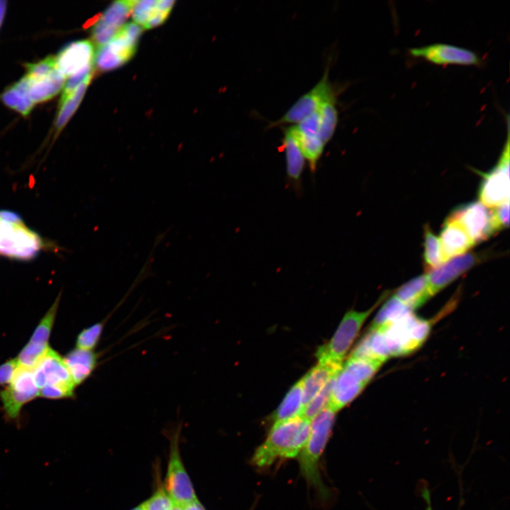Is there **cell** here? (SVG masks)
Masks as SVG:
<instances>
[{
	"instance_id": "32",
	"label": "cell",
	"mask_w": 510,
	"mask_h": 510,
	"mask_svg": "<svg viewBox=\"0 0 510 510\" xmlns=\"http://www.w3.org/2000/svg\"><path fill=\"white\" fill-rule=\"evenodd\" d=\"M382 364V363L377 361L349 357L342 367L367 385Z\"/></svg>"
},
{
	"instance_id": "3",
	"label": "cell",
	"mask_w": 510,
	"mask_h": 510,
	"mask_svg": "<svg viewBox=\"0 0 510 510\" xmlns=\"http://www.w3.org/2000/svg\"><path fill=\"white\" fill-rule=\"evenodd\" d=\"M48 244L17 212L0 210V257L31 261Z\"/></svg>"
},
{
	"instance_id": "38",
	"label": "cell",
	"mask_w": 510,
	"mask_h": 510,
	"mask_svg": "<svg viewBox=\"0 0 510 510\" xmlns=\"http://www.w3.org/2000/svg\"><path fill=\"white\" fill-rule=\"evenodd\" d=\"M491 216L494 232L507 228L509 224V201L494 207Z\"/></svg>"
},
{
	"instance_id": "15",
	"label": "cell",
	"mask_w": 510,
	"mask_h": 510,
	"mask_svg": "<svg viewBox=\"0 0 510 510\" xmlns=\"http://www.w3.org/2000/svg\"><path fill=\"white\" fill-rule=\"evenodd\" d=\"M409 53L416 57L424 58L437 64L479 65L481 60L472 50L445 43H434L409 49Z\"/></svg>"
},
{
	"instance_id": "19",
	"label": "cell",
	"mask_w": 510,
	"mask_h": 510,
	"mask_svg": "<svg viewBox=\"0 0 510 510\" xmlns=\"http://www.w3.org/2000/svg\"><path fill=\"white\" fill-rule=\"evenodd\" d=\"M438 239L445 262L465 254L475 245L462 226L448 217L443 225Z\"/></svg>"
},
{
	"instance_id": "44",
	"label": "cell",
	"mask_w": 510,
	"mask_h": 510,
	"mask_svg": "<svg viewBox=\"0 0 510 510\" xmlns=\"http://www.w3.org/2000/svg\"><path fill=\"white\" fill-rule=\"evenodd\" d=\"M132 510H143V509H142V506L140 505L139 506L135 507V508L132 509Z\"/></svg>"
},
{
	"instance_id": "9",
	"label": "cell",
	"mask_w": 510,
	"mask_h": 510,
	"mask_svg": "<svg viewBox=\"0 0 510 510\" xmlns=\"http://www.w3.org/2000/svg\"><path fill=\"white\" fill-rule=\"evenodd\" d=\"M329 65L325 68L319 81L310 91L302 95L282 117L271 123L269 127L298 124L317 111L326 100L336 94V90L329 81Z\"/></svg>"
},
{
	"instance_id": "18",
	"label": "cell",
	"mask_w": 510,
	"mask_h": 510,
	"mask_svg": "<svg viewBox=\"0 0 510 510\" xmlns=\"http://www.w3.org/2000/svg\"><path fill=\"white\" fill-rule=\"evenodd\" d=\"M293 126L305 158L314 171L325 146L319 135L318 110Z\"/></svg>"
},
{
	"instance_id": "5",
	"label": "cell",
	"mask_w": 510,
	"mask_h": 510,
	"mask_svg": "<svg viewBox=\"0 0 510 510\" xmlns=\"http://www.w3.org/2000/svg\"><path fill=\"white\" fill-rule=\"evenodd\" d=\"M378 303L379 301L366 311L347 312L329 341L318 348L317 352L318 362L341 366L346 354L356 340L363 323Z\"/></svg>"
},
{
	"instance_id": "42",
	"label": "cell",
	"mask_w": 510,
	"mask_h": 510,
	"mask_svg": "<svg viewBox=\"0 0 510 510\" xmlns=\"http://www.w3.org/2000/svg\"><path fill=\"white\" fill-rule=\"evenodd\" d=\"M6 8V2L5 1H0V26L4 19Z\"/></svg>"
},
{
	"instance_id": "8",
	"label": "cell",
	"mask_w": 510,
	"mask_h": 510,
	"mask_svg": "<svg viewBox=\"0 0 510 510\" xmlns=\"http://www.w3.org/2000/svg\"><path fill=\"white\" fill-rule=\"evenodd\" d=\"M507 136L497 164L483 176L480 188V202L494 208L509 201V118L507 116Z\"/></svg>"
},
{
	"instance_id": "43",
	"label": "cell",
	"mask_w": 510,
	"mask_h": 510,
	"mask_svg": "<svg viewBox=\"0 0 510 510\" xmlns=\"http://www.w3.org/2000/svg\"><path fill=\"white\" fill-rule=\"evenodd\" d=\"M171 510H183V507L178 504H174Z\"/></svg>"
},
{
	"instance_id": "23",
	"label": "cell",
	"mask_w": 510,
	"mask_h": 510,
	"mask_svg": "<svg viewBox=\"0 0 510 510\" xmlns=\"http://www.w3.org/2000/svg\"><path fill=\"white\" fill-rule=\"evenodd\" d=\"M283 132V148L287 175L291 180L298 181L302 176L306 159L296 137L294 126L285 128Z\"/></svg>"
},
{
	"instance_id": "7",
	"label": "cell",
	"mask_w": 510,
	"mask_h": 510,
	"mask_svg": "<svg viewBox=\"0 0 510 510\" xmlns=\"http://www.w3.org/2000/svg\"><path fill=\"white\" fill-rule=\"evenodd\" d=\"M142 28L135 23H127L108 42L99 46L94 59L96 68L107 72L128 62L136 52Z\"/></svg>"
},
{
	"instance_id": "30",
	"label": "cell",
	"mask_w": 510,
	"mask_h": 510,
	"mask_svg": "<svg viewBox=\"0 0 510 510\" xmlns=\"http://www.w3.org/2000/svg\"><path fill=\"white\" fill-rule=\"evenodd\" d=\"M412 311L393 295L382 306L370 329L382 328Z\"/></svg>"
},
{
	"instance_id": "26",
	"label": "cell",
	"mask_w": 510,
	"mask_h": 510,
	"mask_svg": "<svg viewBox=\"0 0 510 510\" xmlns=\"http://www.w3.org/2000/svg\"><path fill=\"white\" fill-rule=\"evenodd\" d=\"M394 296L412 310L423 305L432 296L426 275L419 276L402 285Z\"/></svg>"
},
{
	"instance_id": "25",
	"label": "cell",
	"mask_w": 510,
	"mask_h": 510,
	"mask_svg": "<svg viewBox=\"0 0 510 510\" xmlns=\"http://www.w3.org/2000/svg\"><path fill=\"white\" fill-rule=\"evenodd\" d=\"M28 94L33 103L43 102L54 97L63 88L66 77L57 68L50 74L35 79L24 76Z\"/></svg>"
},
{
	"instance_id": "21",
	"label": "cell",
	"mask_w": 510,
	"mask_h": 510,
	"mask_svg": "<svg viewBox=\"0 0 510 510\" xmlns=\"http://www.w3.org/2000/svg\"><path fill=\"white\" fill-rule=\"evenodd\" d=\"M366 386L355 375L341 367L334 379L329 406L337 412L351 402Z\"/></svg>"
},
{
	"instance_id": "14",
	"label": "cell",
	"mask_w": 510,
	"mask_h": 510,
	"mask_svg": "<svg viewBox=\"0 0 510 510\" xmlns=\"http://www.w3.org/2000/svg\"><path fill=\"white\" fill-rule=\"evenodd\" d=\"M487 256L488 254L465 253L453 257L439 266L428 271L426 275L432 296Z\"/></svg>"
},
{
	"instance_id": "41",
	"label": "cell",
	"mask_w": 510,
	"mask_h": 510,
	"mask_svg": "<svg viewBox=\"0 0 510 510\" xmlns=\"http://www.w3.org/2000/svg\"><path fill=\"white\" fill-rule=\"evenodd\" d=\"M182 507L183 510H205L197 499L182 506Z\"/></svg>"
},
{
	"instance_id": "36",
	"label": "cell",
	"mask_w": 510,
	"mask_h": 510,
	"mask_svg": "<svg viewBox=\"0 0 510 510\" xmlns=\"http://www.w3.org/2000/svg\"><path fill=\"white\" fill-rule=\"evenodd\" d=\"M174 502L164 489L159 487L154 494L140 506L143 510H171Z\"/></svg>"
},
{
	"instance_id": "2",
	"label": "cell",
	"mask_w": 510,
	"mask_h": 510,
	"mask_svg": "<svg viewBox=\"0 0 510 510\" xmlns=\"http://www.w3.org/2000/svg\"><path fill=\"white\" fill-rule=\"evenodd\" d=\"M336 413L328 406L310 421L308 438L298 456L301 475L322 498H327L329 491L321 477L319 461L331 436Z\"/></svg>"
},
{
	"instance_id": "1",
	"label": "cell",
	"mask_w": 510,
	"mask_h": 510,
	"mask_svg": "<svg viewBox=\"0 0 510 510\" xmlns=\"http://www.w3.org/2000/svg\"><path fill=\"white\" fill-rule=\"evenodd\" d=\"M310 421L302 416L274 422L264 441L256 448L251 463L267 468L280 459L298 456L309 436Z\"/></svg>"
},
{
	"instance_id": "4",
	"label": "cell",
	"mask_w": 510,
	"mask_h": 510,
	"mask_svg": "<svg viewBox=\"0 0 510 510\" xmlns=\"http://www.w3.org/2000/svg\"><path fill=\"white\" fill-rule=\"evenodd\" d=\"M431 322L409 312L380 329L390 357L409 355L419 348L431 332Z\"/></svg>"
},
{
	"instance_id": "39",
	"label": "cell",
	"mask_w": 510,
	"mask_h": 510,
	"mask_svg": "<svg viewBox=\"0 0 510 510\" xmlns=\"http://www.w3.org/2000/svg\"><path fill=\"white\" fill-rule=\"evenodd\" d=\"M39 397L47 399L59 400L74 398L75 395L57 387L45 385L39 389Z\"/></svg>"
},
{
	"instance_id": "34",
	"label": "cell",
	"mask_w": 510,
	"mask_h": 510,
	"mask_svg": "<svg viewBox=\"0 0 510 510\" xmlns=\"http://www.w3.org/2000/svg\"><path fill=\"white\" fill-rule=\"evenodd\" d=\"M334 377L330 379L314 395V397L304 407L301 414L302 417L310 421L320 412L329 406Z\"/></svg>"
},
{
	"instance_id": "31",
	"label": "cell",
	"mask_w": 510,
	"mask_h": 510,
	"mask_svg": "<svg viewBox=\"0 0 510 510\" xmlns=\"http://www.w3.org/2000/svg\"><path fill=\"white\" fill-rule=\"evenodd\" d=\"M91 79L92 77H90L83 81L64 101L60 103L55 122L57 132H60L64 128L78 108Z\"/></svg>"
},
{
	"instance_id": "11",
	"label": "cell",
	"mask_w": 510,
	"mask_h": 510,
	"mask_svg": "<svg viewBox=\"0 0 510 510\" xmlns=\"http://www.w3.org/2000/svg\"><path fill=\"white\" fill-rule=\"evenodd\" d=\"M447 217L458 222L475 245L486 240L494 233L491 210L481 202L475 201L460 205Z\"/></svg>"
},
{
	"instance_id": "22",
	"label": "cell",
	"mask_w": 510,
	"mask_h": 510,
	"mask_svg": "<svg viewBox=\"0 0 510 510\" xmlns=\"http://www.w3.org/2000/svg\"><path fill=\"white\" fill-rule=\"evenodd\" d=\"M99 358V353L94 350L79 348L71 350L63 357L76 387L90 378L98 366Z\"/></svg>"
},
{
	"instance_id": "10",
	"label": "cell",
	"mask_w": 510,
	"mask_h": 510,
	"mask_svg": "<svg viewBox=\"0 0 510 510\" xmlns=\"http://www.w3.org/2000/svg\"><path fill=\"white\" fill-rule=\"evenodd\" d=\"M179 430L171 439L170 455L165 487L174 504L183 506L196 501V496L182 463L178 449Z\"/></svg>"
},
{
	"instance_id": "37",
	"label": "cell",
	"mask_w": 510,
	"mask_h": 510,
	"mask_svg": "<svg viewBox=\"0 0 510 510\" xmlns=\"http://www.w3.org/2000/svg\"><path fill=\"white\" fill-rule=\"evenodd\" d=\"M27 74L25 76L28 79H35L45 76L56 69L55 58L47 57L42 60L33 64H27Z\"/></svg>"
},
{
	"instance_id": "45",
	"label": "cell",
	"mask_w": 510,
	"mask_h": 510,
	"mask_svg": "<svg viewBox=\"0 0 510 510\" xmlns=\"http://www.w3.org/2000/svg\"><path fill=\"white\" fill-rule=\"evenodd\" d=\"M426 510H432L431 506H427Z\"/></svg>"
},
{
	"instance_id": "13",
	"label": "cell",
	"mask_w": 510,
	"mask_h": 510,
	"mask_svg": "<svg viewBox=\"0 0 510 510\" xmlns=\"http://www.w3.org/2000/svg\"><path fill=\"white\" fill-rule=\"evenodd\" d=\"M61 294L47 311L35 327L29 341L25 345L16 358L19 366L33 369L49 346V339L55 323Z\"/></svg>"
},
{
	"instance_id": "27",
	"label": "cell",
	"mask_w": 510,
	"mask_h": 510,
	"mask_svg": "<svg viewBox=\"0 0 510 510\" xmlns=\"http://www.w3.org/2000/svg\"><path fill=\"white\" fill-rule=\"evenodd\" d=\"M1 100L6 106L24 116L30 113L34 104L28 96L25 77L6 89L1 94Z\"/></svg>"
},
{
	"instance_id": "40",
	"label": "cell",
	"mask_w": 510,
	"mask_h": 510,
	"mask_svg": "<svg viewBox=\"0 0 510 510\" xmlns=\"http://www.w3.org/2000/svg\"><path fill=\"white\" fill-rule=\"evenodd\" d=\"M17 366L16 358H11L0 366V385L10 382Z\"/></svg>"
},
{
	"instance_id": "16",
	"label": "cell",
	"mask_w": 510,
	"mask_h": 510,
	"mask_svg": "<svg viewBox=\"0 0 510 510\" xmlns=\"http://www.w3.org/2000/svg\"><path fill=\"white\" fill-rule=\"evenodd\" d=\"M134 2L116 1L107 8L92 28V38L96 44L103 45L117 34L131 13Z\"/></svg>"
},
{
	"instance_id": "17",
	"label": "cell",
	"mask_w": 510,
	"mask_h": 510,
	"mask_svg": "<svg viewBox=\"0 0 510 510\" xmlns=\"http://www.w3.org/2000/svg\"><path fill=\"white\" fill-rule=\"evenodd\" d=\"M93 43L86 40L72 42L65 45L55 58L56 68L65 77L71 76L93 64Z\"/></svg>"
},
{
	"instance_id": "6",
	"label": "cell",
	"mask_w": 510,
	"mask_h": 510,
	"mask_svg": "<svg viewBox=\"0 0 510 510\" xmlns=\"http://www.w3.org/2000/svg\"><path fill=\"white\" fill-rule=\"evenodd\" d=\"M37 397H39V389L34 381L33 369L18 364L10 382L0 391L6 421L14 423L19 427L23 407Z\"/></svg>"
},
{
	"instance_id": "20",
	"label": "cell",
	"mask_w": 510,
	"mask_h": 510,
	"mask_svg": "<svg viewBox=\"0 0 510 510\" xmlns=\"http://www.w3.org/2000/svg\"><path fill=\"white\" fill-rule=\"evenodd\" d=\"M174 3L171 0L135 1L131 11L132 18L143 28H153L165 21Z\"/></svg>"
},
{
	"instance_id": "35",
	"label": "cell",
	"mask_w": 510,
	"mask_h": 510,
	"mask_svg": "<svg viewBox=\"0 0 510 510\" xmlns=\"http://www.w3.org/2000/svg\"><path fill=\"white\" fill-rule=\"evenodd\" d=\"M104 324L101 321L81 330L76 339V348L94 350L101 340Z\"/></svg>"
},
{
	"instance_id": "29",
	"label": "cell",
	"mask_w": 510,
	"mask_h": 510,
	"mask_svg": "<svg viewBox=\"0 0 510 510\" xmlns=\"http://www.w3.org/2000/svg\"><path fill=\"white\" fill-rule=\"evenodd\" d=\"M336 94L326 100L318 110L319 135L326 144L332 138L339 122V112L336 108Z\"/></svg>"
},
{
	"instance_id": "12",
	"label": "cell",
	"mask_w": 510,
	"mask_h": 510,
	"mask_svg": "<svg viewBox=\"0 0 510 510\" xmlns=\"http://www.w3.org/2000/svg\"><path fill=\"white\" fill-rule=\"evenodd\" d=\"M35 383L38 389L50 385L75 395L76 385L62 357L50 347L33 368Z\"/></svg>"
},
{
	"instance_id": "28",
	"label": "cell",
	"mask_w": 510,
	"mask_h": 510,
	"mask_svg": "<svg viewBox=\"0 0 510 510\" xmlns=\"http://www.w3.org/2000/svg\"><path fill=\"white\" fill-rule=\"evenodd\" d=\"M303 393L301 379L288 391L273 415L274 422L301 416L303 410Z\"/></svg>"
},
{
	"instance_id": "33",
	"label": "cell",
	"mask_w": 510,
	"mask_h": 510,
	"mask_svg": "<svg viewBox=\"0 0 510 510\" xmlns=\"http://www.w3.org/2000/svg\"><path fill=\"white\" fill-rule=\"evenodd\" d=\"M424 259L426 271L434 269L445 262L439 239L428 225L424 227Z\"/></svg>"
},
{
	"instance_id": "24",
	"label": "cell",
	"mask_w": 510,
	"mask_h": 510,
	"mask_svg": "<svg viewBox=\"0 0 510 510\" xmlns=\"http://www.w3.org/2000/svg\"><path fill=\"white\" fill-rule=\"evenodd\" d=\"M343 365V364H342ZM341 366L318 362L302 379L304 407L340 370ZM304 408V407H303Z\"/></svg>"
}]
</instances>
